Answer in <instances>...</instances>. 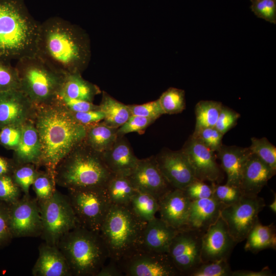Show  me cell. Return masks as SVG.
Instances as JSON below:
<instances>
[{"mask_svg":"<svg viewBox=\"0 0 276 276\" xmlns=\"http://www.w3.org/2000/svg\"><path fill=\"white\" fill-rule=\"evenodd\" d=\"M101 155L112 174L125 176L132 173L139 160L125 135H118L113 144Z\"/></svg>","mask_w":276,"mask_h":276,"instance_id":"obj_20","label":"cell"},{"mask_svg":"<svg viewBox=\"0 0 276 276\" xmlns=\"http://www.w3.org/2000/svg\"><path fill=\"white\" fill-rule=\"evenodd\" d=\"M9 221V205L0 200V247L13 238Z\"/></svg>","mask_w":276,"mask_h":276,"instance_id":"obj_50","label":"cell"},{"mask_svg":"<svg viewBox=\"0 0 276 276\" xmlns=\"http://www.w3.org/2000/svg\"><path fill=\"white\" fill-rule=\"evenodd\" d=\"M56 99L72 112L100 110L99 105L94 104L91 102L70 98L62 94H59Z\"/></svg>","mask_w":276,"mask_h":276,"instance_id":"obj_49","label":"cell"},{"mask_svg":"<svg viewBox=\"0 0 276 276\" xmlns=\"http://www.w3.org/2000/svg\"><path fill=\"white\" fill-rule=\"evenodd\" d=\"M22 126L9 125L0 129V144L6 148L14 150L19 143Z\"/></svg>","mask_w":276,"mask_h":276,"instance_id":"obj_48","label":"cell"},{"mask_svg":"<svg viewBox=\"0 0 276 276\" xmlns=\"http://www.w3.org/2000/svg\"><path fill=\"white\" fill-rule=\"evenodd\" d=\"M40 25L24 0H0V59L35 55Z\"/></svg>","mask_w":276,"mask_h":276,"instance_id":"obj_3","label":"cell"},{"mask_svg":"<svg viewBox=\"0 0 276 276\" xmlns=\"http://www.w3.org/2000/svg\"><path fill=\"white\" fill-rule=\"evenodd\" d=\"M36 55L61 74H81L90 58L88 36L68 21L50 17L40 25Z\"/></svg>","mask_w":276,"mask_h":276,"instance_id":"obj_1","label":"cell"},{"mask_svg":"<svg viewBox=\"0 0 276 276\" xmlns=\"http://www.w3.org/2000/svg\"><path fill=\"white\" fill-rule=\"evenodd\" d=\"M127 177L137 191L149 194L157 200L173 189L160 171L155 156L139 159L135 169Z\"/></svg>","mask_w":276,"mask_h":276,"instance_id":"obj_17","label":"cell"},{"mask_svg":"<svg viewBox=\"0 0 276 276\" xmlns=\"http://www.w3.org/2000/svg\"><path fill=\"white\" fill-rule=\"evenodd\" d=\"M99 106L100 110L104 114L102 122L111 127L118 128L131 115L128 105L118 101L105 91L102 93V98Z\"/></svg>","mask_w":276,"mask_h":276,"instance_id":"obj_30","label":"cell"},{"mask_svg":"<svg viewBox=\"0 0 276 276\" xmlns=\"http://www.w3.org/2000/svg\"><path fill=\"white\" fill-rule=\"evenodd\" d=\"M21 192L11 175L0 176V200L8 204H12L20 198Z\"/></svg>","mask_w":276,"mask_h":276,"instance_id":"obj_40","label":"cell"},{"mask_svg":"<svg viewBox=\"0 0 276 276\" xmlns=\"http://www.w3.org/2000/svg\"><path fill=\"white\" fill-rule=\"evenodd\" d=\"M222 106V103L218 101H199L195 108L196 124L193 132L204 128L215 127Z\"/></svg>","mask_w":276,"mask_h":276,"instance_id":"obj_33","label":"cell"},{"mask_svg":"<svg viewBox=\"0 0 276 276\" xmlns=\"http://www.w3.org/2000/svg\"><path fill=\"white\" fill-rule=\"evenodd\" d=\"M223 207L213 196L191 201L188 221L183 228L204 233L219 218Z\"/></svg>","mask_w":276,"mask_h":276,"instance_id":"obj_24","label":"cell"},{"mask_svg":"<svg viewBox=\"0 0 276 276\" xmlns=\"http://www.w3.org/2000/svg\"><path fill=\"white\" fill-rule=\"evenodd\" d=\"M146 223L128 205L112 204L99 232L109 259L118 263L139 250Z\"/></svg>","mask_w":276,"mask_h":276,"instance_id":"obj_6","label":"cell"},{"mask_svg":"<svg viewBox=\"0 0 276 276\" xmlns=\"http://www.w3.org/2000/svg\"><path fill=\"white\" fill-rule=\"evenodd\" d=\"M9 205V221L13 238L40 236L42 225L37 200L24 194Z\"/></svg>","mask_w":276,"mask_h":276,"instance_id":"obj_13","label":"cell"},{"mask_svg":"<svg viewBox=\"0 0 276 276\" xmlns=\"http://www.w3.org/2000/svg\"><path fill=\"white\" fill-rule=\"evenodd\" d=\"M237 243L229 233L225 221L220 215L202 236V263L228 260Z\"/></svg>","mask_w":276,"mask_h":276,"instance_id":"obj_16","label":"cell"},{"mask_svg":"<svg viewBox=\"0 0 276 276\" xmlns=\"http://www.w3.org/2000/svg\"><path fill=\"white\" fill-rule=\"evenodd\" d=\"M251 142L248 148L251 153L276 171V147L266 137H253Z\"/></svg>","mask_w":276,"mask_h":276,"instance_id":"obj_35","label":"cell"},{"mask_svg":"<svg viewBox=\"0 0 276 276\" xmlns=\"http://www.w3.org/2000/svg\"><path fill=\"white\" fill-rule=\"evenodd\" d=\"M15 68L20 89L35 106L48 104L56 100L64 75L52 68L36 55L19 59Z\"/></svg>","mask_w":276,"mask_h":276,"instance_id":"obj_7","label":"cell"},{"mask_svg":"<svg viewBox=\"0 0 276 276\" xmlns=\"http://www.w3.org/2000/svg\"><path fill=\"white\" fill-rule=\"evenodd\" d=\"M192 135L214 152H216L223 144V134L215 127H207L193 132Z\"/></svg>","mask_w":276,"mask_h":276,"instance_id":"obj_43","label":"cell"},{"mask_svg":"<svg viewBox=\"0 0 276 276\" xmlns=\"http://www.w3.org/2000/svg\"><path fill=\"white\" fill-rule=\"evenodd\" d=\"M84 143L95 151L102 153L109 148L118 137V128L105 124L102 121L88 126Z\"/></svg>","mask_w":276,"mask_h":276,"instance_id":"obj_29","label":"cell"},{"mask_svg":"<svg viewBox=\"0 0 276 276\" xmlns=\"http://www.w3.org/2000/svg\"><path fill=\"white\" fill-rule=\"evenodd\" d=\"M155 160L162 174L173 189H185L197 179L186 156L181 151L164 149Z\"/></svg>","mask_w":276,"mask_h":276,"instance_id":"obj_15","label":"cell"},{"mask_svg":"<svg viewBox=\"0 0 276 276\" xmlns=\"http://www.w3.org/2000/svg\"><path fill=\"white\" fill-rule=\"evenodd\" d=\"M274 198L272 202L269 204L268 207L274 214L276 213V195L274 193Z\"/></svg>","mask_w":276,"mask_h":276,"instance_id":"obj_55","label":"cell"},{"mask_svg":"<svg viewBox=\"0 0 276 276\" xmlns=\"http://www.w3.org/2000/svg\"><path fill=\"white\" fill-rule=\"evenodd\" d=\"M213 197L224 206L237 202L243 195L239 188L225 184L221 185L213 182Z\"/></svg>","mask_w":276,"mask_h":276,"instance_id":"obj_41","label":"cell"},{"mask_svg":"<svg viewBox=\"0 0 276 276\" xmlns=\"http://www.w3.org/2000/svg\"><path fill=\"white\" fill-rule=\"evenodd\" d=\"M183 191L191 201L210 198L213 196L214 185L212 182L209 185L203 181L196 179Z\"/></svg>","mask_w":276,"mask_h":276,"instance_id":"obj_45","label":"cell"},{"mask_svg":"<svg viewBox=\"0 0 276 276\" xmlns=\"http://www.w3.org/2000/svg\"><path fill=\"white\" fill-rule=\"evenodd\" d=\"M191 202L183 190H170L158 200L160 218L177 229L184 228L188 221Z\"/></svg>","mask_w":276,"mask_h":276,"instance_id":"obj_19","label":"cell"},{"mask_svg":"<svg viewBox=\"0 0 276 276\" xmlns=\"http://www.w3.org/2000/svg\"><path fill=\"white\" fill-rule=\"evenodd\" d=\"M56 182L47 171H38L32 184L37 201L44 200L51 197L56 191Z\"/></svg>","mask_w":276,"mask_h":276,"instance_id":"obj_38","label":"cell"},{"mask_svg":"<svg viewBox=\"0 0 276 276\" xmlns=\"http://www.w3.org/2000/svg\"><path fill=\"white\" fill-rule=\"evenodd\" d=\"M37 168L32 164H16L11 176L25 195H30L29 189L38 173Z\"/></svg>","mask_w":276,"mask_h":276,"instance_id":"obj_36","label":"cell"},{"mask_svg":"<svg viewBox=\"0 0 276 276\" xmlns=\"http://www.w3.org/2000/svg\"><path fill=\"white\" fill-rule=\"evenodd\" d=\"M32 120L41 145L40 166H44L55 180L57 165L84 141L86 128L57 99L51 103L35 106Z\"/></svg>","mask_w":276,"mask_h":276,"instance_id":"obj_2","label":"cell"},{"mask_svg":"<svg viewBox=\"0 0 276 276\" xmlns=\"http://www.w3.org/2000/svg\"><path fill=\"white\" fill-rule=\"evenodd\" d=\"M128 206L139 219L145 222L155 218L158 211V200L149 194L139 191L133 196Z\"/></svg>","mask_w":276,"mask_h":276,"instance_id":"obj_32","label":"cell"},{"mask_svg":"<svg viewBox=\"0 0 276 276\" xmlns=\"http://www.w3.org/2000/svg\"><path fill=\"white\" fill-rule=\"evenodd\" d=\"M240 117L239 113L222 105L215 127L224 135L237 125Z\"/></svg>","mask_w":276,"mask_h":276,"instance_id":"obj_47","label":"cell"},{"mask_svg":"<svg viewBox=\"0 0 276 276\" xmlns=\"http://www.w3.org/2000/svg\"><path fill=\"white\" fill-rule=\"evenodd\" d=\"M128 106L132 115L155 120L165 114L158 99L140 105H128Z\"/></svg>","mask_w":276,"mask_h":276,"instance_id":"obj_46","label":"cell"},{"mask_svg":"<svg viewBox=\"0 0 276 276\" xmlns=\"http://www.w3.org/2000/svg\"><path fill=\"white\" fill-rule=\"evenodd\" d=\"M20 88L19 79L15 67L0 59V93Z\"/></svg>","mask_w":276,"mask_h":276,"instance_id":"obj_39","label":"cell"},{"mask_svg":"<svg viewBox=\"0 0 276 276\" xmlns=\"http://www.w3.org/2000/svg\"><path fill=\"white\" fill-rule=\"evenodd\" d=\"M67 195L78 225L99 232L112 205L105 187L67 189Z\"/></svg>","mask_w":276,"mask_h":276,"instance_id":"obj_8","label":"cell"},{"mask_svg":"<svg viewBox=\"0 0 276 276\" xmlns=\"http://www.w3.org/2000/svg\"><path fill=\"white\" fill-rule=\"evenodd\" d=\"M16 166L14 162H12L0 156V176L11 175Z\"/></svg>","mask_w":276,"mask_h":276,"instance_id":"obj_54","label":"cell"},{"mask_svg":"<svg viewBox=\"0 0 276 276\" xmlns=\"http://www.w3.org/2000/svg\"><path fill=\"white\" fill-rule=\"evenodd\" d=\"M57 246L73 275L96 276L109 260L108 249L99 232L79 225L62 236Z\"/></svg>","mask_w":276,"mask_h":276,"instance_id":"obj_5","label":"cell"},{"mask_svg":"<svg viewBox=\"0 0 276 276\" xmlns=\"http://www.w3.org/2000/svg\"><path fill=\"white\" fill-rule=\"evenodd\" d=\"M266 204L263 198L243 195L236 202L222 208L220 216L225 221L229 233L238 243L246 236L259 221V213Z\"/></svg>","mask_w":276,"mask_h":276,"instance_id":"obj_10","label":"cell"},{"mask_svg":"<svg viewBox=\"0 0 276 276\" xmlns=\"http://www.w3.org/2000/svg\"><path fill=\"white\" fill-rule=\"evenodd\" d=\"M14 151V162L16 165L32 164L37 167L40 166L41 145L32 120L22 125L21 138Z\"/></svg>","mask_w":276,"mask_h":276,"instance_id":"obj_26","label":"cell"},{"mask_svg":"<svg viewBox=\"0 0 276 276\" xmlns=\"http://www.w3.org/2000/svg\"><path fill=\"white\" fill-rule=\"evenodd\" d=\"M118 263L126 276L180 275L168 254L139 249Z\"/></svg>","mask_w":276,"mask_h":276,"instance_id":"obj_12","label":"cell"},{"mask_svg":"<svg viewBox=\"0 0 276 276\" xmlns=\"http://www.w3.org/2000/svg\"><path fill=\"white\" fill-rule=\"evenodd\" d=\"M158 100L165 114L180 113L186 108L185 92L181 89L170 87Z\"/></svg>","mask_w":276,"mask_h":276,"instance_id":"obj_34","label":"cell"},{"mask_svg":"<svg viewBox=\"0 0 276 276\" xmlns=\"http://www.w3.org/2000/svg\"><path fill=\"white\" fill-rule=\"evenodd\" d=\"M155 121L152 119L131 114L127 121L118 128V135H125L133 132L142 133Z\"/></svg>","mask_w":276,"mask_h":276,"instance_id":"obj_44","label":"cell"},{"mask_svg":"<svg viewBox=\"0 0 276 276\" xmlns=\"http://www.w3.org/2000/svg\"><path fill=\"white\" fill-rule=\"evenodd\" d=\"M272 270L266 266L260 271L249 270H236L233 271L232 276H274Z\"/></svg>","mask_w":276,"mask_h":276,"instance_id":"obj_53","label":"cell"},{"mask_svg":"<svg viewBox=\"0 0 276 276\" xmlns=\"http://www.w3.org/2000/svg\"><path fill=\"white\" fill-rule=\"evenodd\" d=\"M105 188L109 200L113 205H128L137 191L127 176L114 174Z\"/></svg>","mask_w":276,"mask_h":276,"instance_id":"obj_31","label":"cell"},{"mask_svg":"<svg viewBox=\"0 0 276 276\" xmlns=\"http://www.w3.org/2000/svg\"><path fill=\"white\" fill-rule=\"evenodd\" d=\"M107 264H105L99 271L96 276H122L123 273L118 263L109 259Z\"/></svg>","mask_w":276,"mask_h":276,"instance_id":"obj_52","label":"cell"},{"mask_svg":"<svg viewBox=\"0 0 276 276\" xmlns=\"http://www.w3.org/2000/svg\"><path fill=\"white\" fill-rule=\"evenodd\" d=\"M221 169L226 173V184L239 188L244 165L251 153L248 147L222 145L216 151Z\"/></svg>","mask_w":276,"mask_h":276,"instance_id":"obj_25","label":"cell"},{"mask_svg":"<svg viewBox=\"0 0 276 276\" xmlns=\"http://www.w3.org/2000/svg\"><path fill=\"white\" fill-rule=\"evenodd\" d=\"M250 8L259 18L276 23V0H250Z\"/></svg>","mask_w":276,"mask_h":276,"instance_id":"obj_42","label":"cell"},{"mask_svg":"<svg viewBox=\"0 0 276 276\" xmlns=\"http://www.w3.org/2000/svg\"><path fill=\"white\" fill-rule=\"evenodd\" d=\"M101 93L96 85L84 79L81 73H75L64 75L59 94L70 98L93 102L95 97Z\"/></svg>","mask_w":276,"mask_h":276,"instance_id":"obj_27","label":"cell"},{"mask_svg":"<svg viewBox=\"0 0 276 276\" xmlns=\"http://www.w3.org/2000/svg\"><path fill=\"white\" fill-rule=\"evenodd\" d=\"M178 229L155 217L144 226L140 249L168 254L170 245Z\"/></svg>","mask_w":276,"mask_h":276,"instance_id":"obj_22","label":"cell"},{"mask_svg":"<svg viewBox=\"0 0 276 276\" xmlns=\"http://www.w3.org/2000/svg\"><path fill=\"white\" fill-rule=\"evenodd\" d=\"M35 106L20 89L0 93V129L32 120Z\"/></svg>","mask_w":276,"mask_h":276,"instance_id":"obj_18","label":"cell"},{"mask_svg":"<svg viewBox=\"0 0 276 276\" xmlns=\"http://www.w3.org/2000/svg\"><path fill=\"white\" fill-rule=\"evenodd\" d=\"M112 175L101 153L83 141L57 165L55 181L56 185L67 189L105 187Z\"/></svg>","mask_w":276,"mask_h":276,"instance_id":"obj_4","label":"cell"},{"mask_svg":"<svg viewBox=\"0 0 276 276\" xmlns=\"http://www.w3.org/2000/svg\"><path fill=\"white\" fill-rule=\"evenodd\" d=\"M232 270L228 260L202 263L190 276H232Z\"/></svg>","mask_w":276,"mask_h":276,"instance_id":"obj_37","label":"cell"},{"mask_svg":"<svg viewBox=\"0 0 276 276\" xmlns=\"http://www.w3.org/2000/svg\"><path fill=\"white\" fill-rule=\"evenodd\" d=\"M188 158L197 179L219 183L222 169L216 161L215 152L192 135L181 149Z\"/></svg>","mask_w":276,"mask_h":276,"instance_id":"obj_14","label":"cell"},{"mask_svg":"<svg viewBox=\"0 0 276 276\" xmlns=\"http://www.w3.org/2000/svg\"><path fill=\"white\" fill-rule=\"evenodd\" d=\"M244 246L245 251L257 254L264 249H276L275 227L273 223L263 225L258 221L248 233Z\"/></svg>","mask_w":276,"mask_h":276,"instance_id":"obj_28","label":"cell"},{"mask_svg":"<svg viewBox=\"0 0 276 276\" xmlns=\"http://www.w3.org/2000/svg\"><path fill=\"white\" fill-rule=\"evenodd\" d=\"M71 112L74 119L86 127L100 122L104 118V114L101 110Z\"/></svg>","mask_w":276,"mask_h":276,"instance_id":"obj_51","label":"cell"},{"mask_svg":"<svg viewBox=\"0 0 276 276\" xmlns=\"http://www.w3.org/2000/svg\"><path fill=\"white\" fill-rule=\"evenodd\" d=\"M275 173L251 153L244 165L239 188L243 195L257 196Z\"/></svg>","mask_w":276,"mask_h":276,"instance_id":"obj_21","label":"cell"},{"mask_svg":"<svg viewBox=\"0 0 276 276\" xmlns=\"http://www.w3.org/2000/svg\"><path fill=\"white\" fill-rule=\"evenodd\" d=\"M37 202L42 225L40 237L45 243L57 246L62 236L78 225L68 197L56 190L49 198Z\"/></svg>","mask_w":276,"mask_h":276,"instance_id":"obj_9","label":"cell"},{"mask_svg":"<svg viewBox=\"0 0 276 276\" xmlns=\"http://www.w3.org/2000/svg\"><path fill=\"white\" fill-rule=\"evenodd\" d=\"M38 250V259L32 269L33 275H73L65 258L56 245L44 242L39 245Z\"/></svg>","mask_w":276,"mask_h":276,"instance_id":"obj_23","label":"cell"},{"mask_svg":"<svg viewBox=\"0 0 276 276\" xmlns=\"http://www.w3.org/2000/svg\"><path fill=\"white\" fill-rule=\"evenodd\" d=\"M204 233L178 229L170 245L168 255L180 275L190 276L201 263L202 236Z\"/></svg>","mask_w":276,"mask_h":276,"instance_id":"obj_11","label":"cell"}]
</instances>
